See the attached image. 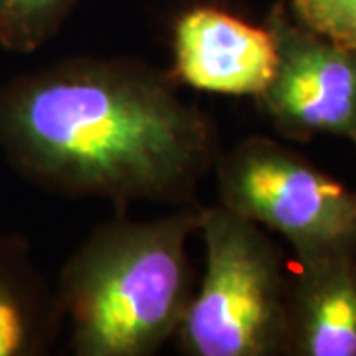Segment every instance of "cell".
Returning <instances> with one entry per match:
<instances>
[{"label":"cell","instance_id":"1","mask_svg":"<svg viewBox=\"0 0 356 356\" xmlns=\"http://www.w3.org/2000/svg\"><path fill=\"white\" fill-rule=\"evenodd\" d=\"M137 60L74 58L0 88V153L67 196L191 202L216 165L212 121Z\"/></svg>","mask_w":356,"mask_h":356},{"label":"cell","instance_id":"2","mask_svg":"<svg viewBox=\"0 0 356 356\" xmlns=\"http://www.w3.org/2000/svg\"><path fill=\"white\" fill-rule=\"evenodd\" d=\"M202 208L149 222L111 220L65 264L60 301L79 356H151L177 334L191 303L186 242Z\"/></svg>","mask_w":356,"mask_h":356},{"label":"cell","instance_id":"3","mask_svg":"<svg viewBox=\"0 0 356 356\" xmlns=\"http://www.w3.org/2000/svg\"><path fill=\"white\" fill-rule=\"evenodd\" d=\"M206 269L178 327L188 356H277L285 346L287 273L261 226L224 206L202 208Z\"/></svg>","mask_w":356,"mask_h":356},{"label":"cell","instance_id":"4","mask_svg":"<svg viewBox=\"0 0 356 356\" xmlns=\"http://www.w3.org/2000/svg\"><path fill=\"white\" fill-rule=\"evenodd\" d=\"M220 206L289 242L297 261L356 254V192L267 137L216 159Z\"/></svg>","mask_w":356,"mask_h":356},{"label":"cell","instance_id":"5","mask_svg":"<svg viewBox=\"0 0 356 356\" xmlns=\"http://www.w3.org/2000/svg\"><path fill=\"white\" fill-rule=\"evenodd\" d=\"M275 44V72L255 97L285 139L334 135L356 147V48L293 20L277 2L266 18Z\"/></svg>","mask_w":356,"mask_h":356},{"label":"cell","instance_id":"6","mask_svg":"<svg viewBox=\"0 0 356 356\" xmlns=\"http://www.w3.org/2000/svg\"><path fill=\"white\" fill-rule=\"evenodd\" d=\"M172 77L206 93L259 97L275 72V44L266 26H252L214 6L184 13L175 24Z\"/></svg>","mask_w":356,"mask_h":356},{"label":"cell","instance_id":"7","mask_svg":"<svg viewBox=\"0 0 356 356\" xmlns=\"http://www.w3.org/2000/svg\"><path fill=\"white\" fill-rule=\"evenodd\" d=\"M297 264L287 275L283 355L356 356V254Z\"/></svg>","mask_w":356,"mask_h":356},{"label":"cell","instance_id":"8","mask_svg":"<svg viewBox=\"0 0 356 356\" xmlns=\"http://www.w3.org/2000/svg\"><path fill=\"white\" fill-rule=\"evenodd\" d=\"M79 0H0V48L13 54L40 50L62 28Z\"/></svg>","mask_w":356,"mask_h":356},{"label":"cell","instance_id":"9","mask_svg":"<svg viewBox=\"0 0 356 356\" xmlns=\"http://www.w3.org/2000/svg\"><path fill=\"white\" fill-rule=\"evenodd\" d=\"M293 20L325 38L356 48V0H280Z\"/></svg>","mask_w":356,"mask_h":356},{"label":"cell","instance_id":"10","mask_svg":"<svg viewBox=\"0 0 356 356\" xmlns=\"http://www.w3.org/2000/svg\"><path fill=\"white\" fill-rule=\"evenodd\" d=\"M30 315L8 264L0 257V356L24 353L30 344Z\"/></svg>","mask_w":356,"mask_h":356}]
</instances>
